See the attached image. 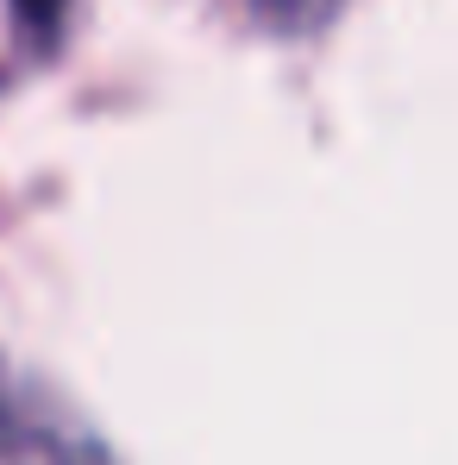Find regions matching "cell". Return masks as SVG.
<instances>
[{
    "instance_id": "cell-1",
    "label": "cell",
    "mask_w": 458,
    "mask_h": 465,
    "mask_svg": "<svg viewBox=\"0 0 458 465\" xmlns=\"http://www.w3.org/2000/svg\"><path fill=\"white\" fill-rule=\"evenodd\" d=\"M0 465H113L76 415L25 378H0Z\"/></svg>"
},
{
    "instance_id": "cell-2",
    "label": "cell",
    "mask_w": 458,
    "mask_h": 465,
    "mask_svg": "<svg viewBox=\"0 0 458 465\" xmlns=\"http://www.w3.org/2000/svg\"><path fill=\"white\" fill-rule=\"evenodd\" d=\"M251 13L270 32H283V38H307V32H320L339 13V0H251Z\"/></svg>"
},
{
    "instance_id": "cell-3",
    "label": "cell",
    "mask_w": 458,
    "mask_h": 465,
    "mask_svg": "<svg viewBox=\"0 0 458 465\" xmlns=\"http://www.w3.org/2000/svg\"><path fill=\"white\" fill-rule=\"evenodd\" d=\"M63 6L70 0H13V13H19V25L38 38V45H51L57 32H63Z\"/></svg>"
}]
</instances>
